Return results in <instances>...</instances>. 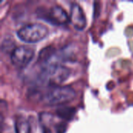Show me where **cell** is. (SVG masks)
<instances>
[{"instance_id": "1", "label": "cell", "mask_w": 133, "mask_h": 133, "mask_svg": "<svg viewBox=\"0 0 133 133\" xmlns=\"http://www.w3.org/2000/svg\"><path fill=\"white\" fill-rule=\"evenodd\" d=\"M76 91L70 87H48L44 91L41 90L39 101L46 106H63L76 97Z\"/></svg>"}, {"instance_id": "2", "label": "cell", "mask_w": 133, "mask_h": 133, "mask_svg": "<svg viewBox=\"0 0 133 133\" xmlns=\"http://www.w3.org/2000/svg\"><path fill=\"white\" fill-rule=\"evenodd\" d=\"M48 35V29L41 23H32L21 27L17 31V37L26 43H36Z\"/></svg>"}, {"instance_id": "3", "label": "cell", "mask_w": 133, "mask_h": 133, "mask_svg": "<svg viewBox=\"0 0 133 133\" xmlns=\"http://www.w3.org/2000/svg\"><path fill=\"white\" fill-rule=\"evenodd\" d=\"M34 56V50L29 46L21 45L12 51L10 60L17 69H23L29 65Z\"/></svg>"}, {"instance_id": "4", "label": "cell", "mask_w": 133, "mask_h": 133, "mask_svg": "<svg viewBox=\"0 0 133 133\" xmlns=\"http://www.w3.org/2000/svg\"><path fill=\"white\" fill-rule=\"evenodd\" d=\"M43 17L51 24L62 26L67 24L70 21V17L64 9L59 5H54L48 11L44 10Z\"/></svg>"}, {"instance_id": "5", "label": "cell", "mask_w": 133, "mask_h": 133, "mask_svg": "<svg viewBox=\"0 0 133 133\" xmlns=\"http://www.w3.org/2000/svg\"><path fill=\"white\" fill-rule=\"evenodd\" d=\"M70 22L78 30H83L87 26V19L81 6L72 2L70 6Z\"/></svg>"}, {"instance_id": "6", "label": "cell", "mask_w": 133, "mask_h": 133, "mask_svg": "<svg viewBox=\"0 0 133 133\" xmlns=\"http://www.w3.org/2000/svg\"><path fill=\"white\" fill-rule=\"evenodd\" d=\"M56 115L60 118L65 120V122H69L73 119L76 114V110L75 108L69 106H60L56 110Z\"/></svg>"}, {"instance_id": "7", "label": "cell", "mask_w": 133, "mask_h": 133, "mask_svg": "<svg viewBox=\"0 0 133 133\" xmlns=\"http://www.w3.org/2000/svg\"><path fill=\"white\" fill-rule=\"evenodd\" d=\"M16 133H30V125L27 121L23 118H18L15 125Z\"/></svg>"}, {"instance_id": "8", "label": "cell", "mask_w": 133, "mask_h": 133, "mask_svg": "<svg viewBox=\"0 0 133 133\" xmlns=\"http://www.w3.org/2000/svg\"><path fill=\"white\" fill-rule=\"evenodd\" d=\"M54 120H55V117L52 114L43 112L39 115V121H40L42 127L48 128L49 125H51L54 123Z\"/></svg>"}, {"instance_id": "9", "label": "cell", "mask_w": 133, "mask_h": 133, "mask_svg": "<svg viewBox=\"0 0 133 133\" xmlns=\"http://www.w3.org/2000/svg\"><path fill=\"white\" fill-rule=\"evenodd\" d=\"M56 133H65L67 129V124L66 122H62L55 124V125Z\"/></svg>"}, {"instance_id": "10", "label": "cell", "mask_w": 133, "mask_h": 133, "mask_svg": "<svg viewBox=\"0 0 133 133\" xmlns=\"http://www.w3.org/2000/svg\"><path fill=\"white\" fill-rule=\"evenodd\" d=\"M13 45H14V44H13V42H12V40H10V39H5L4 40V41L2 42V51H5V50H9V48H10L11 49H12V51L15 49V48H13Z\"/></svg>"}]
</instances>
